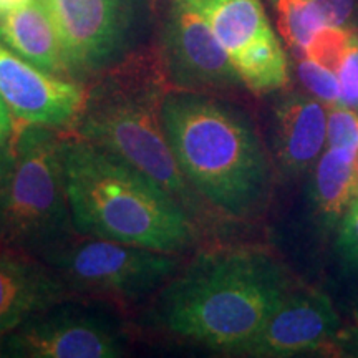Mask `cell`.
<instances>
[{
    "label": "cell",
    "mask_w": 358,
    "mask_h": 358,
    "mask_svg": "<svg viewBox=\"0 0 358 358\" xmlns=\"http://www.w3.org/2000/svg\"><path fill=\"white\" fill-rule=\"evenodd\" d=\"M294 287L285 267L267 250L203 249L155 295L150 327L237 355Z\"/></svg>",
    "instance_id": "6da1fadb"
},
{
    "label": "cell",
    "mask_w": 358,
    "mask_h": 358,
    "mask_svg": "<svg viewBox=\"0 0 358 358\" xmlns=\"http://www.w3.org/2000/svg\"><path fill=\"white\" fill-rule=\"evenodd\" d=\"M161 122L179 171L206 204L234 221L266 211L271 159L244 110L211 93L168 90Z\"/></svg>",
    "instance_id": "7a4b0ae2"
},
{
    "label": "cell",
    "mask_w": 358,
    "mask_h": 358,
    "mask_svg": "<svg viewBox=\"0 0 358 358\" xmlns=\"http://www.w3.org/2000/svg\"><path fill=\"white\" fill-rule=\"evenodd\" d=\"M62 161L78 234L182 256L196 248L189 209L141 169L77 134L62 136Z\"/></svg>",
    "instance_id": "3957f363"
},
{
    "label": "cell",
    "mask_w": 358,
    "mask_h": 358,
    "mask_svg": "<svg viewBox=\"0 0 358 358\" xmlns=\"http://www.w3.org/2000/svg\"><path fill=\"white\" fill-rule=\"evenodd\" d=\"M168 90L159 62L124 60L87 90L73 134L141 169L189 209L192 189L179 171L161 122Z\"/></svg>",
    "instance_id": "277c9868"
},
{
    "label": "cell",
    "mask_w": 358,
    "mask_h": 358,
    "mask_svg": "<svg viewBox=\"0 0 358 358\" xmlns=\"http://www.w3.org/2000/svg\"><path fill=\"white\" fill-rule=\"evenodd\" d=\"M12 153L0 244L40 259L77 232L66 196L62 133L24 124L13 133Z\"/></svg>",
    "instance_id": "5b68a950"
},
{
    "label": "cell",
    "mask_w": 358,
    "mask_h": 358,
    "mask_svg": "<svg viewBox=\"0 0 358 358\" xmlns=\"http://www.w3.org/2000/svg\"><path fill=\"white\" fill-rule=\"evenodd\" d=\"M47 264L77 297L122 306L155 297L185 266L182 254L98 239L75 232L45 252Z\"/></svg>",
    "instance_id": "8992f818"
},
{
    "label": "cell",
    "mask_w": 358,
    "mask_h": 358,
    "mask_svg": "<svg viewBox=\"0 0 358 358\" xmlns=\"http://www.w3.org/2000/svg\"><path fill=\"white\" fill-rule=\"evenodd\" d=\"M127 350L128 332L113 308L82 299L34 313L0 343L3 357L19 358H118Z\"/></svg>",
    "instance_id": "52a82bcc"
},
{
    "label": "cell",
    "mask_w": 358,
    "mask_h": 358,
    "mask_svg": "<svg viewBox=\"0 0 358 358\" xmlns=\"http://www.w3.org/2000/svg\"><path fill=\"white\" fill-rule=\"evenodd\" d=\"M60 35L71 80L98 78L131 53L138 0H43Z\"/></svg>",
    "instance_id": "ba28073f"
},
{
    "label": "cell",
    "mask_w": 358,
    "mask_h": 358,
    "mask_svg": "<svg viewBox=\"0 0 358 358\" xmlns=\"http://www.w3.org/2000/svg\"><path fill=\"white\" fill-rule=\"evenodd\" d=\"M158 62L169 90L221 95L244 87L211 27L185 0L169 7Z\"/></svg>",
    "instance_id": "9c48e42d"
},
{
    "label": "cell",
    "mask_w": 358,
    "mask_h": 358,
    "mask_svg": "<svg viewBox=\"0 0 358 358\" xmlns=\"http://www.w3.org/2000/svg\"><path fill=\"white\" fill-rule=\"evenodd\" d=\"M0 98L15 123L73 133L87 90L75 80L37 69L0 45Z\"/></svg>",
    "instance_id": "30bf717a"
},
{
    "label": "cell",
    "mask_w": 358,
    "mask_h": 358,
    "mask_svg": "<svg viewBox=\"0 0 358 358\" xmlns=\"http://www.w3.org/2000/svg\"><path fill=\"white\" fill-rule=\"evenodd\" d=\"M342 322L325 294L294 287L262 329L237 352L243 357H295L335 352Z\"/></svg>",
    "instance_id": "8fae6325"
},
{
    "label": "cell",
    "mask_w": 358,
    "mask_h": 358,
    "mask_svg": "<svg viewBox=\"0 0 358 358\" xmlns=\"http://www.w3.org/2000/svg\"><path fill=\"white\" fill-rule=\"evenodd\" d=\"M77 297L40 259L0 244V338L34 313Z\"/></svg>",
    "instance_id": "7c38bea8"
},
{
    "label": "cell",
    "mask_w": 358,
    "mask_h": 358,
    "mask_svg": "<svg viewBox=\"0 0 358 358\" xmlns=\"http://www.w3.org/2000/svg\"><path fill=\"white\" fill-rule=\"evenodd\" d=\"M275 158L287 176L306 173L327 146V108L302 93L282 96L274 110Z\"/></svg>",
    "instance_id": "4fadbf2b"
},
{
    "label": "cell",
    "mask_w": 358,
    "mask_h": 358,
    "mask_svg": "<svg viewBox=\"0 0 358 358\" xmlns=\"http://www.w3.org/2000/svg\"><path fill=\"white\" fill-rule=\"evenodd\" d=\"M0 43L37 69L70 78L64 45L43 0H25L0 12Z\"/></svg>",
    "instance_id": "5bb4252c"
},
{
    "label": "cell",
    "mask_w": 358,
    "mask_h": 358,
    "mask_svg": "<svg viewBox=\"0 0 358 358\" xmlns=\"http://www.w3.org/2000/svg\"><path fill=\"white\" fill-rule=\"evenodd\" d=\"M208 22L229 57L272 32L261 0H185Z\"/></svg>",
    "instance_id": "9a60e30c"
},
{
    "label": "cell",
    "mask_w": 358,
    "mask_h": 358,
    "mask_svg": "<svg viewBox=\"0 0 358 358\" xmlns=\"http://www.w3.org/2000/svg\"><path fill=\"white\" fill-rule=\"evenodd\" d=\"M357 155L325 146L315 163L313 199L319 213L330 222H338L358 194Z\"/></svg>",
    "instance_id": "2e32d148"
},
{
    "label": "cell",
    "mask_w": 358,
    "mask_h": 358,
    "mask_svg": "<svg viewBox=\"0 0 358 358\" xmlns=\"http://www.w3.org/2000/svg\"><path fill=\"white\" fill-rule=\"evenodd\" d=\"M241 82L254 95H268L289 82V64L274 30L231 57Z\"/></svg>",
    "instance_id": "e0dca14e"
},
{
    "label": "cell",
    "mask_w": 358,
    "mask_h": 358,
    "mask_svg": "<svg viewBox=\"0 0 358 358\" xmlns=\"http://www.w3.org/2000/svg\"><path fill=\"white\" fill-rule=\"evenodd\" d=\"M277 25L285 43L302 57L313 35L324 29L327 20L317 0H274Z\"/></svg>",
    "instance_id": "ac0fdd59"
},
{
    "label": "cell",
    "mask_w": 358,
    "mask_h": 358,
    "mask_svg": "<svg viewBox=\"0 0 358 358\" xmlns=\"http://www.w3.org/2000/svg\"><path fill=\"white\" fill-rule=\"evenodd\" d=\"M353 34L355 32H352V30L325 25L324 29H320L313 35L302 57L337 73L343 58H345L348 47H350Z\"/></svg>",
    "instance_id": "d6986e66"
},
{
    "label": "cell",
    "mask_w": 358,
    "mask_h": 358,
    "mask_svg": "<svg viewBox=\"0 0 358 358\" xmlns=\"http://www.w3.org/2000/svg\"><path fill=\"white\" fill-rule=\"evenodd\" d=\"M297 77L303 87L325 105H342L340 101V82L337 73L324 69L315 62L301 57L297 62Z\"/></svg>",
    "instance_id": "ffe728a7"
},
{
    "label": "cell",
    "mask_w": 358,
    "mask_h": 358,
    "mask_svg": "<svg viewBox=\"0 0 358 358\" xmlns=\"http://www.w3.org/2000/svg\"><path fill=\"white\" fill-rule=\"evenodd\" d=\"M327 146L358 155V113L345 105H335L327 115Z\"/></svg>",
    "instance_id": "44dd1931"
},
{
    "label": "cell",
    "mask_w": 358,
    "mask_h": 358,
    "mask_svg": "<svg viewBox=\"0 0 358 358\" xmlns=\"http://www.w3.org/2000/svg\"><path fill=\"white\" fill-rule=\"evenodd\" d=\"M335 250L343 271L358 282V194L338 221Z\"/></svg>",
    "instance_id": "7402d4cb"
},
{
    "label": "cell",
    "mask_w": 358,
    "mask_h": 358,
    "mask_svg": "<svg viewBox=\"0 0 358 358\" xmlns=\"http://www.w3.org/2000/svg\"><path fill=\"white\" fill-rule=\"evenodd\" d=\"M340 82V101L352 110H358V35L353 34L350 47L337 71Z\"/></svg>",
    "instance_id": "603a6c76"
},
{
    "label": "cell",
    "mask_w": 358,
    "mask_h": 358,
    "mask_svg": "<svg viewBox=\"0 0 358 358\" xmlns=\"http://www.w3.org/2000/svg\"><path fill=\"white\" fill-rule=\"evenodd\" d=\"M327 25L352 30L358 25V0H317Z\"/></svg>",
    "instance_id": "cb8c5ba5"
},
{
    "label": "cell",
    "mask_w": 358,
    "mask_h": 358,
    "mask_svg": "<svg viewBox=\"0 0 358 358\" xmlns=\"http://www.w3.org/2000/svg\"><path fill=\"white\" fill-rule=\"evenodd\" d=\"M335 352H338V355L358 357V327L340 330L335 340Z\"/></svg>",
    "instance_id": "d4e9b609"
},
{
    "label": "cell",
    "mask_w": 358,
    "mask_h": 358,
    "mask_svg": "<svg viewBox=\"0 0 358 358\" xmlns=\"http://www.w3.org/2000/svg\"><path fill=\"white\" fill-rule=\"evenodd\" d=\"M12 140L0 146V222H2L3 211V198H6V187L8 173L12 166Z\"/></svg>",
    "instance_id": "484cf974"
},
{
    "label": "cell",
    "mask_w": 358,
    "mask_h": 358,
    "mask_svg": "<svg viewBox=\"0 0 358 358\" xmlns=\"http://www.w3.org/2000/svg\"><path fill=\"white\" fill-rule=\"evenodd\" d=\"M13 133H15V120H13L6 103L0 98V146L10 141Z\"/></svg>",
    "instance_id": "4316f807"
},
{
    "label": "cell",
    "mask_w": 358,
    "mask_h": 358,
    "mask_svg": "<svg viewBox=\"0 0 358 358\" xmlns=\"http://www.w3.org/2000/svg\"><path fill=\"white\" fill-rule=\"evenodd\" d=\"M25 2V0H0V3H2V10H6L8 7H13L17 6V3H22Z\"/></svg>",
    "instance_id": "83f0119b"
},
{
    "label": "cell",
    "mask_w": 358,
    "mask_h": 358,
    "mask_svg": "<svg viewBox=\"0 0 358 358\" xmlns=\"http://www.w3.org/2000/svg\"><path fill=\"white\" fill-rule=\"evenodd\" d=\"M0 12H2V3H0Z\"/></svg>",
    "instance_id": "f1b7e54d"
}]
</instances>
